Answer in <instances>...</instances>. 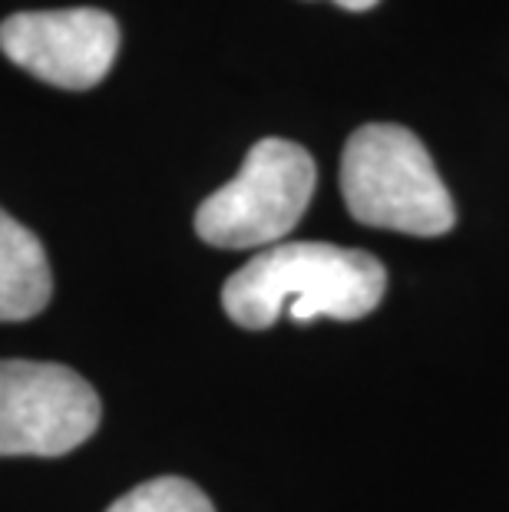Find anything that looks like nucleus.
Wrapping results in <instances>:
<instances>
[{
	"mask_svg": "<svg viewBox=\"0 0 509 512\" xmlns=\"http://www.w3.org/2000/svg\"><path fill=\"white\" fill-rule=\"evenodd\" d=\"M387 291V271L374 255L331 242H281L245 261L222 288L225 314L248 331L367 318Z\"/></svg>",
	"mask_w": 509,
	"mask_h": 512,
	"instance_id": "obj_1",
	"label": "nucleus"
},
{
	"mask_svg": "<svg viewBox=\"0 0 509 512\" xmlns=\"http://www.w3.org/2000/svg\"><path fill=\"white\" fill-rule=\"evenodd\" d=\"M344 205L361 225L433 238L447 235L457 209L424 143L397 123H367L341 156Z\"/></svg>",
	"mask_w": 509,
	"mask_h": 512,
	"instance_id": "obj_2",
	"label": "nucleus"
},
{
	"mask_svg": "<svg viewBox=\"0 0 509 512\" xmlns=\"http://www.w3.org/2000/svg\"><path fill=\"white\" fill-rule=\"evenodd\" d=\"M318 169L308 149L288 139H258L238 176L215 189L196 212V232L215 248H272L281 245L305 215Z\"/></svg>",
	"mask_w": 509,
	"mask_h": 512,
	"instance_id": "obj_3",
	"label": "nucleus"
},
{
	"mask_svg": "<svg viewBox=\"0 0 509 512\" xmlns=\"http://www.w3.org/2000/svg\"><path fill=\"white\" fill-rule=\"evenodd\" d=\"M103 407L77 370L0 361V456H63L100 427Z\"/></svg>",
	"mask_w": 509,
	"mask_h": 512,
	"instance_id": "obj_4",
	"label": "nucleus"
},
{
	"mask_svg": "<svg viewBox=\"0 0 509 512\" xmlns=\"http://www.w3.org/2000/svg\"><path fill=\"white\" fill-rule=\"evenodd\" d=\"M10 63L60 90H93L113 70L119 24L106 10H27L0 24Z\"/></svg>",
	"mask_w": 509,
	"mask_h": 512,
	"instance_id": "obj_5",
	"label": "nucleus"
},
{
	"mask_svg": "<svg viewBox=\"0 0 509 512\" xmlns=\"http://www.w3.org/2000/svg\"><path fill=\"white\" fill-rule=\"evenodd\" d=\"M53 271L40 238L0 209V321H30L50 304Z\"/></svg>",
	"mask_w": 509,
	"mask_h": 512,
	"instance_id": "obj_6",
	"label": "nucleus"
},
{
	"mask_svg": "<svg viewBox=\"0 0 509 512\" xmlns=\"http://www.w3.org/2000/svg\"><path fill=\"white\" fill-rule=\"evenodd\" d=\"M106 512H215L212 499L182 476H159L119 496Z\"/></svg>",
	"mask_w": 509,
	"mask_h": 512,
	"instance_id": "obj_7",
	"label": "nucleus"
},
{
	"mask_svg": "<svg viewBox=\"0 0 509 512\" xmlns=\"http://www.w3.org/2000/svg\"><path fill=\"white\" fill-rule=\"evenodd\" d=\"M334 4L344 10H371V7H377V0H334Z\"/></svg>",
	"mask_w": 509,
	"mask_h": 512,
	"instance_id": "obj_8",
	"label": "nucleus"
}]
</instances>
